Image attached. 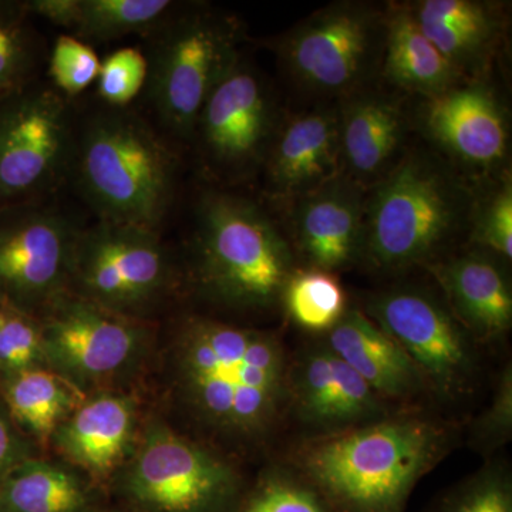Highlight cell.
<instances>
[{
	"mask_svg": "<svg viewBox=\"0 0 512 512\" xmlns=\"http://www.w3.org/2000/svg\"><path fill=\"white\" fill-rule=\"evenodd\" d=\"M157 355L177 409L232 446L264 440L288 400L284 346L265 330L185 316Z\"/></svg>",
	"mask_w": 512,
	"mask_h": 512,
	"instance_id": "6da1fadb",
	"label": "cell"
},
{
	"mask_svg": "<svg viewBox=\"0 0 512 512\" xmlns=\"http://www.w3.org/2000/svg\"><path fill=\"white\" fill-rule=\"evenodd\" d=\"M69 177L97 221L160 231L177 190V154L146 117L103 104L76 121Z\"/></svg>",
	"mask_w": 512,
	"mask_h": 512,
	"instance_id": "7a4b0ae2",
	"label": "cell"
},
{
	"mask_svg": "<svg viewBox=\"0 0 512 512\" xmlns=\"http://www.w3.org/2000/svg\"><path fill=\"white\" fill-rule=\"evenodd\" d=\"M446 444V433L431 421L376 420L313 441L299 468L339 512H404Z\"/></svg>",
	"mask_w": 512,
	"mask_h": 512,
	"instance_id": "3957f363",
	"label": "cell"
},
{
	"mask_svg": "<svg viewBox=\"0 0 512 512\" xmlns=\"http://www.w3.org/2000/svg\"><path fill=\"white\" fill-rule=\"evenodd\" d=\"M473 192L439 157L403 154L366 191L360 256L382 272L424 264L473 224Z\"/></svg>",
	"mask_w": 512,
	"mask_h": 512,
	"instance_id": "277c9868",
	"label": "cell"
},
{
	"mask_svg": "<svg viewBox=\"0 0 512 512\" xmlns=\"http://www.w3.org/2000/svg\"><path fill=\"white\" fill-rule=\"evenodd\" d=\"M191 258L202 295L239 311L281 302L296 271L292 248L275 221L255 202L227 191L201 195Z\"/></svg>",
	"mask_w": 512,
	"mask_h": 512,
	"instance_id": "5b68a950",
	"label": "cell"
},
{
	"mask_svg": "<svg viewBox=\"0 0 512 512\" xmlns=\"http://www.w3.org/2000/svg\"><path fill=\"white\" fill-rule=\"evenodd\" d=\"M144 39V92L156 126L167 137L191 143L202 106L242 55L241 22L201 3L177 5Z\"/></svg>",
	"mask_w": 512,
	"mask_h": 512,
	"instance_id": "8992f818",
	"label": "cell"
},
{
	"mask_svg": "<svg viewBox=\"0 0 512 512\" xmlns=\"http://www.w3.org/2000/svg\"><path fill=\"white\" fill-rule=\"evenodd\" d=\"M248 487L237 466L160 412H147L127 463L107 485L113 504L138 512H238Z\"/></svg>",
	"mask_w": 512,
	"mask_h": 512,
	"instance_id": "52a82bcc",
	"label": "cell"
},
{
	"mask_svg": "<svg viewBox=\"0 0 512 512\" xmlns=\"http://www.w3.org/2000/svg\"><path fill=\"white\" fill-rule=\"evenodd\" d=\"M46 367L83 396L134 384L156 360L153 322L127 318L63 293L40 316Z\"/></svg>",
	"mask_w": 512,
	"mask_h": 512,
	"instance_id": "ba28073f",
	"label": "cell"
},
{
	"mask_svg": "<svg viewBox=\"0 0 512 512\" xmlns=\"http://www.w3.org/2000/svg\"><path fill=\"white\" fill-rule=\"evenodd\" d=\"M160 234L104 221L80 228L67 293L127 318L153 322L178 284L177 265Z\"/></svg>",
	"mask_w": 512,
	"mask_h": 512,
	"instance_id": "9c48e42d",
	"label": "cell"
},
{
	"mask_svg": "<svg viewBox=\"0 0 512 512\" xmlns=\"http://www.w3.org/2000/svg\"><path fill=\"white\" fill-rule=\"evenodd\" d=\"M386 12L362 2L318 10L286 33L278 47L286 72L313 94L346 97L382 66Z\"/></svg>",
	"mask_w": 512,
	"mask_h": 512,
	"instance_id": "30bf717a",
	"label": "cell"
},
{
	"mask_svg": "<svg viewBox=\"0 0 512 512\" xmlns=\"http://www.w3.org/2000/svg\"><path fill=\"white\" fill-rule=\"evenodd\" d=\"M76 121L52 84L36 80L0 100V205L50 194L69 177Z\"/></svg>",
	"mask_w": 512,
	"mask_h": 512,
	"instance_id": "8fae6325",
	"label": "cell"
},
{
	"mask_svg": "<svg viewBox=\"0 0 512 512\" xmlns=\"http://www.w3.org/2000/svg\"><path fill=\"white\" fill-rule=\"evenodd\" d=\"M281 124L264 74L241 55L202 106L191 143L212 177L237 183L264 167Z\"/></svg>",
	"mask_w": 512,
	"mask_h": 512,
	"instance_id": "7c38bea8",
	"label": "cell"
},
{
	"mask_svg": "<svg viewBox=\"0 0 512 512\" xmlns=\"http://www.w3.org/2000/svg\"><path fill=\"white\" fill-rule=\"evenodd\" d=\"M80 228L49 205L0 208V306L40 318L66 293Z\"/></svg>",
	"mask_w": 512,
	"mask_h": 512,
	"instance_id": "4fadbf2b",
	"label": "cell"
},
{
	"mask_svg": "<svg viewBox=\"0 0 512 512\" xmlns=\"http://www.w3.org/2000/svg\"><path fill=\"white\" fill-rule=\"evenodd\" d=\"M366 312L437 393L450 397L467 389L474 373L470 343L456 316L434 296L419 289H392L367 303Z\"/></svg>",
	"mask_w": 512,
	"mask_h": 512,
	"instance_id": "5bb4252c",
	"label": "cell"
},
{
	"mask_svg": "<svg viewBox=\"0 0 512 512\" xmlns=\"http://www.w3.org/2000/svg\"><path fill=\"white\" fill-rule=\"evenodd\" d=\"M146 413L136 389L87 394L47 446L107 491L111 478L133 454Z\"/></svg>",
	"mask_w": 512,
	"mask_h": 512,
	"instance_id": "9a60e30c",
	"label": "cell"
},
{
	"mask_svg": "<svg viewBox=\"0 0 512 512\" xmlns=\"http://www.w3.org/2000/svg\"><path fill=\"white\" fill-rule=\"evenodd\" d=\"M421 120L437 147L458 163L488 170L507 156V117L483 82H463L429 97Z\"/></svg>",
	"mask_w": 512,
	"mask_h": 512,
	"instance_id": "2e32d148",
	"label": "cell"
},
{
	"mask_svg": "<svg viewBox=\"0 0 512 512\" xmlns=\"http://www.w3.org/2000/svg\"><path fill=\"white\" fill-rule=\"evenodd\" d=\"M366 191L339 174L293 201V239L309 268L333 274L359 258Z\"/></svg>",
	"mask_w": 512,
	"mask_h": 512,
	"instance_id": "e0dca14e",
	"label": "cell"
},
{
	"mask_svg": "<svg viewBox=\"0 0 512 512\" xmlns=\"http://www.w3.org/2000/svg\"><path fill=\"white\" fill-rule=\"evenodd\" d=\"M266 191L295 201L340 174L339 107L323 106L282 121L264 163Z\"/></svg>",
	"mask_w": 512,
	"mask_h": 512,
	"instance_id": "ac0fdd59",
	"label": "cell"
},
{
	"mask_svg": "<svg viewBox=\"0 0 512 512\" xmlns=\"http://www.w3.org/2000/svg\"><path fill=\"white\" fill-rule=\"evenodd\" d=\"M338 107L340 174L369 190L403 157L406 116L392 96L367 86Z\"/></svg>",
	"mask_w": 512,
	"mask_h": 512,
	"instance_id": "d6986e66",
	"label": "cell"
},
{
	"mask_svg": "<svg viewBox=\"0 0 512 512\" xmlns=\"http://www.w3.org/2000/svg\"><path fill=\"white\" fill-rule=\"evenodd\" d=\"M288 399L305 423L318 427L352 429L383 414V399L326 345L289 370Z\"/></svg>",
	"mask_w": 512,
	"mask_h": 512,
	"instance_id": "ffe728a7",
	"label": "cell"
},
{
	"mask_svg": "<svg viewBox=\"0 0 512 512\" xmlns=\"http://www.w3.org/2000/svg\"><path fill=\"white\" fill-rule=\"evenodd\" d=\"M326 346L380 399H407L426 386L410 357L365 312L346 309L328 330Z\"/></svg>",
	"mask_w": 512,
	"mask_h": 512,
	"instance_id": "44dd1931",
	"label": "cell"
},
{
	"mask_svg": "<svg viewBox=\"0 0 512 512\" xmlns=\"http://www.w3.org/2000/svg\"><path fill=\"white\" fill-rule=\"evenodd\" d=\"M487 252H470L431 265L453 315L481 339L504 335L512 323V292L503 269Z\"/></svg>",
	"mask_w": 512,
	"mask_h": 512,
	"instance_id": "7402d4cb",
	"label": "cell"
},
{
	"mask_svg": "<svg viewBox=\"0 0 512 512\" xmlns=\"http://www.w3.org/2000/svg\"><path fill=\"white\" fill-rule=\"evenodd\" d=\"M421 32L466 79L484 72L500 36V15L476 0H421L409 5Z\"/></svg>",
	"mask_w": 512,
	"mask_h": 512,
	"instance_id": "603a6c76",
	"label": "cell"
},
{
	"mask_svg": "<svg viewBox=\"0 0 512 512\" xmlns=\"http://www.w3.org/2000/svg\"><path fill=\"white\" fill-rule=\"evenodd\" d=\"M107 491L62 458L35 454L0 485V512H103Z\"/></svg>",
	"mask_w": 512,
	"mask_h": 512,
	"instance_id": "cb8c5ba5",
	"label": "cell"
},
{
	"mask_svg": "<svg viewBox=\"0 0 512 512\" xmlns=\"http://www.w3.org/2000/svg\"><path fill=\"white\" fill-rule=\"evenodd\" d=\"M39 16L93 46L130 35L146 37L177 6L171 0H30Z\"/></svg>",
	"mask_w": 512,
	"mask_h": 512,
	"instance_id": "d4e9b609",
	"label": "cell"
},
{
	"mask_svg": "<svg viewBox=\"0 0 512 512\" xmlns=\"http://www.w3.org/2000/svg\"><path fill=\"white\" fill-rule=\"evenodd\" d=\"M384 22L380 70L387 82L426 99L464 82V77L421 32L409 5L390 6Z\"/></svg>",
	"mask_w": 512,
	"mask_h": 512,
	"instance_id": "484cf974",
	"label": "cell"
},
{
	"mask_svg": "<svg viewBox=\"0 0 512 512\" xmlns=\"http://www.w3.org/2000/svg\"><path fill=\"white\" fill-rule=\"evenodd\" d=\"M0 393L19 429L37 447L47 446L60 423L84 397L47 367L0 377Z\"/></svg>",
	"mask_w": 512,
	"mask_h": 512,
	"instance_id": "4316f807",
	"label": "cell"
},
{
	"mask_svg": "<svg viewBox=\"0 0 512 512\" xmlns=\"http://www.w3.org/2000/svg\"><path fill=\"white\" fill-rule=\"evenodd\" d=\"M25 3L0 2V100L36 82L42 42Z\"/></svg>",
	"mask_w": 512,
	"mask_h": 512,
	"instance_id": "83f0119b",
	"label": "cell"
},
{
	"mask_svg": "<svg viewBox=\"0 0 512 512\" xmlns=\"http://www.w3.org/2000/svg\"><path fill=\"white\" fill-rule=\"evenodd\" d=\"M281 302L299 326L312 332H328L348 309L338 279L330 272L311 268L293 272Z\"/></svg>",
	"mask_w": 512,
	"mask_h": 512,
	"instance_id": "f1b7e54d",
	"label": "cell"
},
{
	"mask_svg": "<svg viewBox=\"0 0 512 512\" xmlns=\"http://www.w3.org/2000/svg\"><path fill=\"white\" fill-rule=\"evenodd\" d=\"M238 512H339L302 477L268 474L248 488Z\"/></svg>",
	"mask_w": 512,
	"mask_h": 512,
	"instance_id": "f546056e",
	"label": "cell"
},
{
	"mask_svg": "<svg viewBox=\"0 0 512 512\" xmlns=\"http://www.w3.org/2000/svg\"><path fill=\"white\" fill-rule=\"evenodd\" d=\"M46 367L39 318L0 306V377Z\"/></svg>",
	"mask_w": 512,
	"mask_h": 512,
	"instance_id": "4dcf8cb0",
	"label": "cell"
},
{
	"mask_svg": "<svg viewBox=\"0 0 512 512\" xmlns=\"http://www.w3.org/2000/svg\"><path fill=\"white\" fill-rule=\"evenodd\" d=\"M47 62L50 84L69 100L96 84L101 66L100 57L93 46L66 33H62L53 43Z\"/></svg>",
	"mask_w": 512,
	"mask_h": 512,
	"instance_id": "1f68e13d",
	"label": "cell"
},
{
	"mask_svg": "<svg viewBox=\"0 0 512 512\" xmlns=\"http://www.w3.org/2000/svg\"><path fill=\"white\" fill-rule=\"evenodd\" d=\"M147 74L146 53L137 47H120L101 60L97 96L104 106L130 107L144 92Z\"/></svg>",
	"mask_w": 512,
	"mask_h": 512,
	"instance_id": "d6a6232c",
	"label": "cell"
},
{
	"mask_svg": "<svg viewBox=\"0 0 512 512\" xmlns=\"http://www.w3.org/2000/svg\"><path fill=\"white\" fill-rule=\"evenodd\" d=\"M434 512H512L511 478L501 468H487L451 491Z\"/></svg>",
	"mask_w": 512,
	"mask_h": 512,
	"instance_id": "836d02e7",
	"label": "cell"
},
{
	"mask_svg": "<svg viewBox=\"0 0 512 512\" xmlns=\"http://www.w3.org/2000/svg\"><path fill=\"white\" fill-rule=\"evenodd\" d=\"M473 238L484 252L512 258V185L505 180L483 205H476L473 218Z\"/></svg>",
	"mask_w": 512,
	"mask_h": 512,
	"instance_id": "e575fe53",
	"label": "cell"
},
{
	"mask_svg": "<svg viewBox=\"0 0 512 512\" xmlns=\"http://www.w3.org/2000/svg\"><path fill=\"white\" fill-rule=\"evenodd\" d=\"M512 427V373L504 370L498 383L497 394L483 419L478 421L474 434L483 447H497L510 437Z\"/></svg>",
	"mask_w": 512,
	"mask_h": 512,
	"instance_id": "d590c367",
	"label": "cell"
},
{
	"mask_svg": "<svg viewBox=\"0 0 512 512\" xmlns=\"http://www.w3.org/2000/svg\"><path fill=\"white\" fill-rule=\"evenodd\" d=\"M37 448L19 429L0 393V485L19 464L39 454Z\"/></svg>",
	"mask_w": 512,
	"mask_h": 512,
	"instance_id": "8d00e7d4",
	"label": "cell"
},
{
	"mask_svg": "<svg viewBox=\"0 0 512 512\" xmlns=\"http://www.w3.org/2000/svg\"><path fill=\"white\" fill-rule=\"evenodd\" d=\"M103 512H138V511L131 510V508L123 507V505L113 504L110 501L109 507H107L106 510H104Z\"/></svg>",
	"mask_w": 512,
	"mask_h": 512,
	"instance_id": "74e56055",
	"label": "cell"
}]
</instances>
